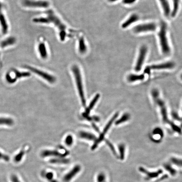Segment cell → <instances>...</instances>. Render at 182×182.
<instances>
[{
  "label": "cell",
  "instance_id": "obj_13",
  "mask_svg": "<svg viewBox=\"0 0 182 182\" xmlns=\"http://www.w3.org/2000/svg\"><path fill=\"white\" fill-rule=\"evenodd\" d=\"M81 170V167L79 165L75 166L73 169L65 175L64 178V180L65 182H68L75 177Z\"/></svg>",
  "mask_w": 182,
  "mask_h": 182
},
{
  "label": "cell",
  "instance_id": "obj_18",
  "mask_svg": "<svg viewBox=\"0 0 182 182\" xmlns=\"http://www.w3.org/2000/svg\"><path fill=\"white\" fill-rule=\"evenodd\" d=\"M16 39L15 37H10L7 39H5L4 40L1 42L0 44V46L1 48H5L10 45H13L15 43Z\"/></svg>",
  "mask_w": 182,
  "mask_h": 182
},
{
  "label": "cell",
  "instance_id": "obj_12",
  "mask_svg": "<svg viewBox=\"0 0 182 182\" xmlns=\"http://www.w3.org/2000/svg\"><path fill=\"white\" fill-rule=\"evenodd\" d=\"M164 15L166 18L171 16L172 8L168 0H159Z\"/></svg>",
  "mask_w": 182,
  "mask_h": 182
},
{
  "label": "cell",
  "instance_id": "obj_38",
  "mask_svg": "<svg viewBox=\"0 0 182 182\" xmlns=\"http://www.w3.org/2000/svg\"><path fill=\"white\" fill-rule=\"evenodd\" d=\"M11 180H12V182H20L19 181L18 178L15 175H12L11 176Z\"/></svg>",
  "mask_w": 182,
  "mask_h": 182
},
{
  "label": "cell",
  "instance_id": "obj_26",
  "mask_svg": "<svg viewBox=\"0 0 182 182\" xmlns=\"http://www.w3.org/2000/svg\"><path fill=\"white\" fill-rule=\"evenodd\" d=\"M13 124V121L11 118H0V124L12 125Z\"/></svg>",
  "mask_w": 182,
  "mask_h": 182
},
{
  "label": "cell",
  "instance_id": "obj_9",
  "mask_svg": "<svg viewBox=\"0 0 182 182\" xmlns=\"http://www.w3.org/2000/svg\"><path fill=\"white\" fill-rule=\"evenodd\" d=\"M26 68L31 71L32 72H34V73L37 74V75H39V76H41L50 83H54L56 81V78H55V77L49 75L48 73L43 72L42 70H38V69L30 67V66H26Z\"/></svg>",
  "mask_w": 182,
  "mask_h": 182
},
{
  "label": "cell",
  "instance_id": "obj_34",
  "mask_svg": "<svg viewBox=\"0 0 182 182\" xmlns=\"http://www.w3.org/2000/svg\"><path fill=\"white\" fill-rule=\"evenodd\" d=\"M137 1V0H122V3L126 5H131L134 4Z\"/></svg>",
  "mask_w": 182,
  "mask_h": 182
},
{
  "label": "cell",
  "instance_id": "obj_32",
  "mask_svg": "<svg viewBox=\"0 0 182 182\" xmlns=\"http://www.w3.org/2000/svg\"><path fill=\"white\" fill-rule=\"evenodd\" d=\"M44 176H45L46 179L49 181L50 182H52L54 180L53 179L54 175H53V173L51 172L46 173L44 175Z\"/></svg>",
  "mask_w": 182,
  "mask_h": 182
},
{
  "label": "cell",
  "instance_id": "obj_4",
  "mask_svg": "<svg viewBox=\"0 0 182 182\" xmlns=\"http://www.w3.org/2000/svg\"><path fill=\"white\" fill-rule=\"evenodd\" d=\"M72 70L73 74L75 75V81L78 87V92L82 102V105L84 107L86 106V99L84 96V92H83V86H82V79L80 70L77 65H73L72 67Z\"/></svg>",
  "mask_w": 182,
  "mask_h": 182
},
{
  "label": "cell",
  "instance_id": "obj_1",
  "mask_svg": "<svg viewBox=\"0 0 182 182\" xmlns=\"http://www.w3.org/2000/svg\"><path fill=\"white\" fill-rule=\"evenodd\" d=\"M47 18H35L33 20V21L34 23H53L59 29L60 40L62 41H64L66 36V27L52 10H49L47 11Z\"/></svg>",
  "mask_w": 182,
  "mask_h": 182
},
{
  "label": "cell",
  "instance_id": "obj_42",
  "mask_svg": "<svg viewBox=\"0 0 182 182\" xmlns=\"http://www.w3.org/2000/svg\"><path fill=\"white\" fill-rule=\"evenodd\" d=\"M181 127H182V124H181Z\"/></svg>",
  "mask_w": 182,
  "mask_h": 182
},
{
  "label": "cell",
  "instance_id": "obj_3",
  "mask_svg": "<svg viewBox=\"0 0 182 182\" xmlns=\"http://www.w3.org/2000/svg\"><path fill=\"white\" fill-rule=\"evenodd\" d=\"M151 95L155 103L159 107L163 121L164 123L169 124L172 128L175 124L169 119L166 106L163 100L161 99L160 97L159 92L158 90L156 88L153 89L151 91Z\"/></svg>",
  "mask_w": 182,
  "mask_h": 182
},
{
  "label": "cell",
  "instance_id": "obj_28",
  "mask_svg": "<svg viewBox=\"0 0 182 182\" xmlns=\"http://www.w3.org/2000/svg\"><path fill=\"white\" fill-rule=\"evenodd\" d=\"M153 134L156 136H159L161 138L162 137V138L164 136L162 129L159 127H156L155 128L153 131Z\"/></svg>",
  "mask_w": 182,
  "mask_h": 182
},
{
  "label": "cell",
  "instance_id": "obj_40",
  "mask_svg": "<svg viewBox=\"0 0 182 182\" xmlns=\"http://www.w3.org/2000/svg\"><path fill=\"white\" fill-rule=\"evenodd\" d=\"M3 5L0 2V12H1L2 8Z\"/></svg>",
  "mask_w": 182,
  "mask_h": 182
},
{
  "label": "cell",
  "instance_id": "obj_14",
  "mask_svg": "<svg viewBox=\"0 0 182 182\" xmlns=\"http://www.w3.org/2000/svg\"><path fill=\"white\" fill-rule=\"evenodd\" d=\"M67 155L66 153H61L56 151L45 150L41 153V156L43 157L49 156H57L63 157Z\"/></svg>",
  "mask_w": 182,
  "mask_h": 182
},
{
  "label": "cell",
  "instance_id": "obj_7",
  "mask_svg": "<svg viewBox=\"0 0 182 182\" xmlns=\"http://www.w3.org/2000/svg\"><path fill=\"white\" fill-rule=\"evenodd\" d=\"M118 113H115V114L113 116L111 119H110V120L108 121V122L107 123V124L105 126V127L104 128V129H103V132H102V133L99 136V137L98 138V139L96 140L94 144L92 145L91 148L92 150H94L97 147L98 145L99 144V143H100L102 141V140L104 139L105 136V134L107 133V131H108V130L110 128L111 126L113 123V122L115 121V120L116 119V118H117L118 116Z\"/></svg>",
  "mask_w": 182,
  "mask_h": 182
},
{
  "label": "cell",
  "instance_id": "obj_6",
  "mask_svg": "<svg viewBox=\"0 0 182 182\" xmlns=\"http://www.w3.org/2000/svg\"><path fill=\"white\" fill-rule=\"evenodd\" d=\"M148 52V48L146 45H143L140 47L134 67V70L136 72H139L142 68L146 58Z\"/></svg>",
  "mask_w": 182,
  "mask_h": 182
},
{
  "label": "cell",
  "instance_id": "obj_8",
  "mask_svg": "<svg viewBox=\"0 0 182 182\" xmlns=\"http://www.w3.org/2000/svg\"><path fill=\"white\" fill-rule=\"evenodd\" d=\"M23 4L26 7H30L44 8L48 7L50 4L47 1H33L32 0H23Z\"/></svg>",
  "mask_w": 182,
  "mask_h": 182
},
{
  "label": "cell",
  "instance_id": "obj_20",
  "mask_svg": "<svg viewBox=\"0 0 182 182\" xmlns=\"http://www.w3.org/2000/svg\"><path fill=\"white\" fill-rule=\"evenodd\" d=\"M38 47H39L38 49L40 56L43 59H46L48 56V54L45 44L44 43H40Z\"/></svg>",
  "mask_w": 182,
  "mask_h": 182
},
{
  "label": "cell",
  "instance_id": "obj_33",
  "mask_svg": "<svg viewBox=\"0 0 182 182\" xmlns=\"http://www.w3.org/2000/svg\"><path fill=\"white\" fill-rule=\"evenodd\" d=\"M97 182H105V177L102 173L99 174L97 177Z\"/></svg>",
  "mask_w": 182,
  "mask_h": 182
},
{
  "label": "cell",
  "instance_id": "obj_31",
  "mask_svg": "<svg viewBox=\"0 0 182 182\" xmlns=\"http://www.w3.org/2000/svg\"><path fill=\"white\" fill-rule=\"evenodd\" d=\"M65 142L67 145L70 146L72 145L73 143V139L72 136L70 135L68 136L65 139Z\"/></svg>",
  "mask_w": 182,
  "mask_h": 182
},
{
  "label": "cell",
  "instance_id": "obj_11",
  "mask_svg": "<svg viewBox=\"0 0 182 182\" xmlns=\"http://www.w3.org/2000/svg\"><path fill=\"white\" fill-rule=\"evenodd\" d=\"M140 17L138 14L133 13L130 15L126 20H125L121 25V28L123 29H126L129 28L133 24L135 23L139 20Z\"/></svg>",
  "mask_w": 182,
  "mask_h": 182
},
{
  "label": "cell",
  "instance_id": "obj_22",
  "mask_svg": "<svg viewBox=\"0 0 182 182\" xmlns=\"http://www.w3.org/2000/svg\"><path fill=\"white\" fill-rule=\"evenodd\" d=\"M79 52L81 54H84L86 52L87 48H86V44H85V41L83 37H80L79 39Z\"/></svg>",
  "mask_w": 182,
  "mask_h": 182
},
{
  "label": "cell",
  "instance_id": "obj_39",
  "mask_svg": "<svg viewBox=\"0 0 182 182\" xmlns=\"http://www.w3.org/2000/svg\"><path fill=\"white\" fill-rule=\"evenodd\" d=\"M108 1H109V2H110L113 3L117 1L118 0H108Z\"/></svg>",
  "mask_w": 182,
  "mask_h": 182
},
{
  "label": "cell",
  "instance_id": "obj_23",
  "mask_svg": "<svg viewBox=\"0 0 182 182\" xmlns=\"http://www.w3.org/2000/svg\"><path fill=\"white\" fill-rule=\"evenodd\" d=\"M79 135L80 137L88 140H96V137L94 134L84 132H81L79 133Z\"/></svg>",
  "mask_w": 182,
  "mask_h": 182
},
{
  "label": "cell",
  "instance_id": "obj_17",
  "mask_svg": "<svg viewBox=\"0 0 182 182\" xmlns=\"http://www.w3.org/2000/svg\"><path fill=\"white\" fill-rule=\"evenodd\" d=\"M172 10L171 16L172 18H175L179 10L180 0H172Z\"/></svg>",
  "mask_w": 182,
  "mask_h": 182
},
{
  "label": "cell",
  "instance_id": "obj_41",
  "mask_svg": "<svg viewBox=\"0 0 182 182\" xmlns=\"http://www.w3.org/2000/svg\"><path fill=\"white\" fill-rule=\"evenodd\" d=\"M181 78L182 80V73L181 74Z\"/></svg>",
  "mask_w": 182,
  "mask_h": 182
},
{
  "label": "cell",
  "instance_id": "obj_36",
  "mask_svg": "<svg viewBox=\"0 0 182 182\" xmlns=\"http://www.w3.org/2000/svg\"><path fill=\"white\" fill-rule=\"evenodd\" d=\"M172 116L176 120L179 121H182V118L180 117L176 113L173 112L172 113Z\"/></svg>",
  "mask_w": 182,
  "mask_h": 182
},
{
  "label": "cell",
  "instance_id": "obj_30",
  "mask_svg": "<svg viewBox=\"0 0 182 182\" xmlns=\"http://www.w3.org/2000/svg\"><path fill=\"white\" fill-rule=\"evenodd\" d=\"M171 161L175 164L179 166L180 167H182V159L176 158H172Z\"/></svg>",
  "mask_w": 182,
  "mask_h": 182
},
{
  "label": "cell",
  "instance_id": "obj_15",
  "mask_svg": "<svg viewBox=\"0 0 182 182\" xmlns=\"http://www.w3.org/2000/svg\"><path fill=\"white\" fill-rule=\"evenodd\" d=\"M145 78L144 74H130L127 76L128 81L129 82H134L136 81H142Z\"/></svg>",
  "mask_w": 182,
  "mask_h": 182
},
{
  "label": "cell",
  "instance_id": "obj_5",
  "mask_svg": "<svg viewBox=\"0 0 182 182\" xmlns=\"http://www.w3.org/2000/svg\"><path fill=\"white\" fill-rule=\"evenodd\" d=\"M157 25L153 22L139 24L135 26L133 31L136 34H144L155 31L157 29Z\"/></svg>",
  "mask_w": 182,
  "mask_h": 182
},
{
  "label": "cell",
  "instance_id": "obj_2",
  "mask_svg": "<svg viewBox=\"0 0 182 182\" xmlns=\"http://www.w3.org/2000/svg\"><path fill=\"white\" fill-rule=\"evenodd\" d=\"M159 44L163 55L168 56L171 53L167 35V26L165 22H162L158 33Z\"/></svg>",
  "mask_w": 182,
  "mask_h": 182
},
{
  "label": "cell",
  "instance_id": "obj_21",
  "mask_svg": "<svg viewBox=\"0 0 182 182\" xmlns=\"http://www.w3.org/2000/svg\"><path fill=\"white\" fill-rule=\"evenodd\" d=\"M130 114L127 113H126L123 115L118 120L115 121V125H119V124H121L126 122V121L130 119Z\"/></svg>",
  "mask_w": 182,
  "mask_h": 182
},
{
  "label": "cell",
  "instance_id": "obj_25",
  "mask_svg": "<svg viewBox=\"0 0 182 182\" xmlns=\"http://www.w3.org/2000/svg\"><path fill=\"white\" fill-rule=\"evenodd\" d=\"M15 72L16 75V80L21 77H28L31 75L29 72H20L18 70H15Z\"/></svg>",
  "mask_w": 182,
  "mask_h": 182
},
{
  "label": "cell",
  "instance_id": "obj_29",
  "mask_svg": "<svg viewBox=\"0 0 182 182\" xmlns=\"http://www.w3.org/2000/svg\"><path fill=\"white\" fill-rule=\"evenodd\" d=\"M25 154V151L24 150L21 151L20 152L15 158V161L16 162H19L20 161L22 158L23 156Z\"/></svg>",
  "mask_w": 182,
  "mask_h": 182
},
{
  "label": "cell",
  "instance_id": "obj_35",
  "mask_svg": "<svg viewBox=\"0 0 182 182\" xmlns=\"http://www.w3.org/2000/svg\"><path fill=\"white\" fill-rule=\"evenodd\" d=\"M106 143L109 146L110 148V149L112 151V152L115 155L117 156V154H116V151L115 150V149L114 148V147L113 145L112 144L110 143V142L109 141L106 140Z\"/></svg>",
  "mask_w": 182,
  "mask_h": 182
},
{
  "label": "cell",
  "instance_id": "obj_19",
  "mask_svg": "<svg viewBox=\"0 0 182 182\" xmlns=\"http://www.w3.org/2000/svg\"><path fill=\"white\" fill-rule=\"evenodd\" d=\"M99 96H100V95H99V94H97L96 96H95V97H94V99H92V101L90 102V104H89V106H88V107L86 109L85 112L84 113V114H83L84 116H85V117H87V116H88V114H89V113H90V110H91L92 109V108L94 107V105H95V104L96 103V102H97L98 99H99Z\"/></svg>",
  "mask_w": 182,
  "mask_h": 182
},
{
  "label": "cell",
  "instance_id": "obj_16",
  "mask_svg": "<svg viewBox=\"0 0 182 182\" xmlns=\"http://www.w3.org/2000/svg\"><path fill=\"white\" fill-rule=\"evenodd\" d=\"M0 23L3 34H6L8 32V26L5 18L2 12H0Z\"/></svg>",
  "mask_w": 182,
  "mask_h": 182
},
{
  "label": "cell",
  "instance_id": "obj_27",
  "mask_svg": "<svg viewBox=\"0 0 182 182\" xmlns=\"http://www.w3.org/2000/svg\"><path fill=\"white\" fill-rule=\"evenodd\" d=\"M120 155L121 159H123L124 157V153L125 151V146L124 144H120L118 145Z\"/></svg>",
  "mask_w": 182,
  "mask_h": 182
},
{
  "label": "cell",
  "instance_id": "obj_24",
  "mask_svg": "<svg viewBox=\"0 0 182 182\" xmlns=\"http://www.w3.org/2000/svg\"><path fill=\"white\" fill-rule=\"evenodd\" d=\"M69 160L65 159H52L50 160V163L52 164H64L69 163Z\"/></svg>",
  "mask_w": 182,
  "mask_h": 182
},
{
  "label": "cell",
  "instance_id": "obj_10",
  "mask_svg": "<svg viewBox=\"0 0 182 182\" xmlns=\"http://www.w3.org/2000/svg\"><path fill=\"white\" fill-rule=\"evenodd\" d=\"M175 63L172 61H168L159 64L153 65L149 66L151 70H170L174 68Z\"/></svg>",
  "mask_w": 182,
  "mask_h": 182
},
{
  "label": "cell",
  "instance_id": "obj_37",
  "mask_svg": "<svg viewBox=\"0 0 182 182\" xmlns=\"http://www.w3.org/2000/svg\"><path fill=\"white\" fill-rule=\"evenodd\" d=\"M0 159H2L5 161H9L10 159L9 157L8 156L6 155L3 154L1 153L0 152Z\"/></svg>",
  "mask_w": 182,
  "mask_h": 182
}]
</instances>
